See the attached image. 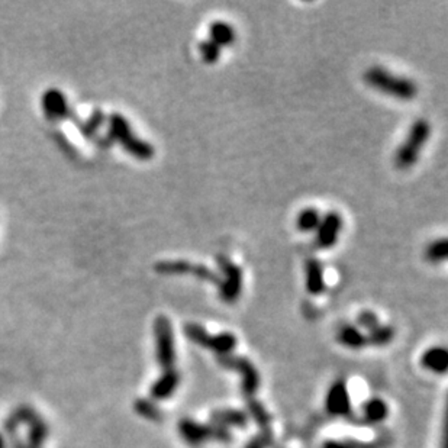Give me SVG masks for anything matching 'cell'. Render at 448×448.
<instances>
[{"instance_id":"1","label":"cell","mask_w":448,"mask_h":448,"mask_svg":"<svg viewBox=\"0 0 448 448\" xmlns=\"http://www.w3.org/2000/svg\"><path fill=\"white\" fill-rule=\"evenodd\" d=\"M107 138L114 143H118L129 156L141 161H150L156 156V148L145 140L135 135L129 120L122 114L114 112L107 116Z\"/></svg>"},{"instance_id":"2","label":"cell","mask_w":448,"mask_h":448,"mask_svg":"<svg viewBox=\"0 0 448 448\" xmlns=\"http://www.w3.org/2000/svg\"><path fill=\"white\" fill-rule=\"evenodd\" d=\"M364 82L383 95L397 100H413L418 95V86L408 77L391 73L388 69L373 66L364 73Z\"/></svg>"},{"instance_id":"3","label":"cell","mask_w":448,"mask_h":448,"mask_svg":"<svg viewBox=\"0 0 448 448\" xmlns=\"http://www.w3.org/2000/svg\"><path fill=\"white\" fill-rule=\"evenodd\" d=\"M431 136V125L429 122L424 118L416 119L405 138V141L402 143L395 154V164L400 170H408L413 167L418 161L421 151L428 143Z\"/></svg>"},{"instance_id":"4","label":"cell","mask_w":448,"mask_h":448,"mask_svg":"<svg viewBox=\"0 0 448 448\" xmlns=\"http://www.w3.org/2000/svg\"><path fill=\"white\" fill-rule=\"evenodd\" d=\"M154 339H156V359L163 370L174 368L176 341L172 321L160 315L154 321Z\"/></svg>"},{"instance_id":"5","label":"cell","mask_w":448,"mask_h":448,"mask_svg":"<svg viewBox=\"0 0 448 448\" xmlns=\"http://www.w3.org/2000/svg\"><path fill=\"white\" fill-rule=\"evenodd\" d=\"M216 262L222 273L219 283V298L224 303H235L242 292V269L226 256H216Z\"/></svg>"},{"instance_id":"6","label":"cell","mask_w":448,"mask_h":448,"mask_svg":"<svg viewBox=\"0 0 448 448\" xmlns=\"http://www.w3.org/2000/svg\"><path fill=\"white\" fill-rule=\"evenodd\" d=\"M218 363L224 368H231V370H237L238 373L242 376V384H241V391L244 396L249 399L253 397L257 389L260 388V375L257 372L256 366L245 357H238V355H219Z\"/></svg>"},{"instance_id":"7","label":"cell","mask_w":448,"mask_h":448,"mask_svg":"<svg viewBox=\"0 0 448 448\" xmlns=\"http://www.w3.org/2000/svg\"><path fill=\"white\" fill-rule=\"evenodd\" d=\"M41 107L45 118L50 122L57 123L61 120H71L75 112L69 105L67 96L57 87H50L41 96Z\"/></svg>"},{"instance_id":"8","label":"cell","mask_w":448,"mask_h":448,"mask_svg":"<svg viewBox=\"0 0 448 448\" xmlns=\"http://www.w3.org/2000/svg\"><path fill=\"white\" fill-rule=\"evenodd\" d=\"M343 229V216L332 210L322 216L321 224L315 231V244L321 250H330L337 244Z\"/></svg>"},{"instance_id":"9","label":"cell","mask_w":448,"mask_h":448,"mask_svg":"<svg viewBox=\"0 0 448 448\" xmlns=\"http://www.w3.org/2000/svg\"><path fill=\"white\" fill-rule=\"evenodd\" d=\"M327 412L332 416H347L351 411L350 393L344 380H337L327 393L325 399Z\"/></svg>"},{"instance_id":"10","label":"cell","mask_w":448,"mask_h":448,"mask_svg":"<svg viewBox=\"0 0 448 448\" xmlns=\"http://www.w3.org/2000/svg\"><path fill=\"white\" fill-rule=\"evenodd\" d=\"M305 286L309 295L319 296L325 292L323 266L318 258H307L305 262Z\"/></svg>"},{"instance_id":"11","label":"cell","mask_w":448,"mask_h":448,"mask_svg":"<svg viewBox=\"0 0 448 448\" xmlns=\"http://www.w3.org/2000/svg\"><path fill=\"white\" fill-rule=\"evenodd\" d=\"M179 383H180V375L176 368L164 370V373L152 383L150 395L154 400H165L173 396V393L179 388Z\"/></svg>"},{"instance_id":"12","label":"cell","mask_w":448,"mask_h":448,"mask_svg":"<svg viewBox=\"0 0 448 448\" xmlns=\"http://www.w3.org/2000/svg\"><path fill=\"white\" fill-rule=\"evenodd\" d=\"M106 120H107V116L105 115V112L102 109H95L90 114V116L87 119L83 120L79 118V115H74L70 122L74 123L77 129L80 131V134L86 138L87 141L96 143V140L100 136L99 131L105 125Z\"/></svg>"},{"instance_id":"13","label":"cell","mask_w":448,"mask_h":448,"mask_svg":"<svg viewBox=\"0 0 448 448\" xmlns=\"http://www.w3.org/2000/svg\"><path fill=\"white\" fill-rule=\"evenodd\" d=\"M179 434L184 441L193 447H197L210 440L209 425H202L189 418H184L179 422Z\"/></svg>"},{"instance_id":"14","label":"cell","mask_w":448,"mask_h":448,"mask_svg":"<svg viewBox=\"0 0 448 448\" xmlns=\"http://www.w3.org/2000/svg\"><path fill=\"white\" fill-rule=\"evenodd\" d=\"M210 424L219 425L224 428H229V427L245 428L247 424H249V415H247L244 411H238V409H221L210 415Z\"/></svg>"},{"instance_id":"15","label":"cell","mask_w":448,"mask_h":448,"mask_svg":"<svg viewBox=\"0 0 448 448\" xmlns=\"http://www.w3.org/2000/svg\"><path fill=\"white\" fill-rule=\"evenodd\" d=\"M421 364L432 373L444 375L448 368V351L444 347H432L422 354Z\"/></svg>"},{"instance_id":"16","label":"cell","mask_w":448,"mask_h":448,"mask_svg":"<svg viewBox=\"0 0 448 448\" xmlns=\"http://www.w3.org/2000/svg\"><path fill=\"white\" fill-rule=\"evenodd\" d=\"M209 39L218 47H231L237 39V33L234 26L225 21H215L209 26Z\"/></svg>"},{"instance_id":"17","label":"cell","mask_w":448,"mask_h":448,"mask_svg":"<svg viewBox=\"0 0 448 448\" xmlns=\"http://www.w3.org/2000/svg\"><path fill=\"white\" fill-rule=\"evenodd\" d=\"M338 343L350 350H361L367 346V338L355 325H343L337 332Z\"/></svg>"},{"instance_id":"18","label":"cell","mask_w":448,"mask_h":448,"mask_svg":"<svg viewBox=\"0 0 448 448\" xmlns=\"http://www.w3.org/2000/svg\"><path fill=\"white\" fill-rule=\"evenodd\" d=\"M50 436L48 424L44 421L42 416L30 425H28V437H26V448H44L45 441Z\"/></svg>"},{"instance_id":"19","label":"cell","mask_w":448,"mask_h":448,"mask_svg":"<svg viewBox=\"0 0 448 448\" xmlns=\"http://www.w3.org/2000/svg\"><path fill=\"white\" fill-rule=\"evenodd\" d=\"M388 413H389V408L383 399L372 397L363 405V416L366 422L379 424L388 418Z\"/></svg>"},{"instance_id":"20","label":"cell","mask_w":448,"mask_h":448,"mask_svg":"<svg viewBox=\"0 0 448 448\" xmlns=\"http://www.w3.org/2000/svg\"><path fill=\"white\" fill-rule=\"evenodd\" d=\"M184 334H186V337L195 344L205 347L210 351H215L216 335H210L204 327H200L199 323H192V322L186 323V327H184Z\"/></svg>"},{"instance_id":"21","label":"cell","mask_w":448,"mask_h":448,"mask_svg":"<svg viewBox=\"0 0 448 448\" xmlns=\"http://www.w3.org/2000/svg\"><path fill=\"white\" fill-rule=\"evenodd\" d=\"M154 269H156V271L160 274L179 276V274H192L195 265L188 260H163L156 262Z\"/></svg>"},{"instance_id":"22","label":"cell","mask_w":448,"mask_h":448,"mask_svg":"<svg viewBox=\"0 0 448 448\" xmlns=\"http://www.w3.org/2000/svg\"><path fill=\"white\" fill-rule=\"evenodd\" d=\"M322 216L318 209L315 208H306L303 209L296 218V228L303 234L314 233V231L318 229L321 224Z\"/></svg>"},{"instance_id":"23","label":"cell","mask_w":448,"mask_h":448,"mask_svg":"<svg viewBox=\"0 0 448 448\" xmlns=\"http://www.w3.org/2000/svg\"><path fill=\"white\" fill-rule=\"evenodd\" d=\"M134 411L143 416V418L148 420V421H154V422H160L163 421V411L154 404L152 400L141 397V399H136L134 402Z\"/></svg>"},{"instance_id":"24","label":"cell","mask_w":448,"mask_h":448,"mask_svg":"<svg viewBox=\"0 0 448 448\" xmlns=\"http://www.w3.org/2000/svg\"><path fill=\"white\" fill-rule=\"evenodd\" d=\"M247 409H249L251 418L254 420V422L262 429H270V424H271V418H270V413L266 411V408L262 406L261 402H258L254 397H249L247 399Z\"/></svg>"},{"instance_id":"25","label":"cell","mask_w":448,"mask_h":448,"mask_svg":"<svg viewBox=\"0 0 448 448\" xmlns=\"http://www.w3.org/2000/svg\"><path fill=\"white\" fill-rule=\"evenodd\" d=\"M367 338V346H375V347H383L388 346L393 341L395 338V328L392 325H377L375 330L366 335Z\"/></svg>"},{"instance_id":"26","label":"cell","mask_w":448,"mask_h":448,"mask_svg":"<svg viewBox=\"0 0 448 448\" xmlns=\"http://www.w3.org/2000/svg\"><path fill=\"white\" fill-rule=\"evenodd\" d=\"M448 256V244L445 238H438L432 241L425 251V258L432 262V265H438L447 260Z\"/></svg>"},{"instance_id":"27","label":"cell","mask_w":448,"mask_h":448,"mask_svg":"<svg viewBox=\"0 0 448 448\" xmlns=\"http://www.w3.org/2000/svg\"><path fill=\"white\" fill-rule=\"evenodd\" d=\"M199 53L206 64H216L219 61L222 48L210 39H206L199 44Z\"/></svg>"},{"instance_id":"28","label":"cell","mask_w":448,"mask_h":448,"mask_svg":"<svg viewBox=\"0 0 448 448\" xmlns=\"http://www.w3.org/2000/svg\"><path fill=\"white\" fill-rule=\"evenodd\" d=\"M10 415L18 421L19 425H26V427L37 421L41 416L33 406L29 405H19Z\"/></svg>"},{"instance_id":"29","label":"cell","mask_w":448,"mask_h":448,"mask_svg":"<svg viewBox=\"0 0 448 448\" xmlns=\"http://www.w3.org/2000/svg\"><path fill=\"white\" fill-rule=\"evenodd\" d=\"M377 325H380V323H379V318H377V315L373 311H363L357 316V328L359 330H368V331H372Z\"/></svg>"},{"instance_id":"30","label":"cell","mask_w":448,"mask_h":448,"mask_svg":"<svg viewBox=\"0 0 448 448\" xmlns=\"http://www.w3.org/2000/svg\"><path fill=\"white\" fill-rule=\"evenodd\" d=\"M273 441V434L271 429L261 431L258 436H256L249 444L245 445V448H267Z\"/></svg>"},{"instance_id":"31","label":"cell","mask_w":448,"mask_h":448,"mask_svg":"<svg viewBox=\"0 0 448 448\" xmlns=\"http://www.w3.org/2000/svg\"><path fill=\"white\" fill-rule=\"evenodd\" d=\"M209 437L210 440H216L219 442H229L231 438H233L228 428L215 425V424H209Z\"/></svg>"},{"instance_id":"32","label":"cell","mask_w":448,"mask_h":448,"mask_svg":"<svg viewBox=\"0 0 448 448\" xmlns=\"http://www.w3.org/2000/svg\"><path fill=\"white\" fill-rule=\"evenodd\" d=\"M19 424L18 421L13 418L12 415H9L8 418L3 420L2 422V434L5 438H10V437H15V436H18V429H19Z\"/></svg>"},{"instance_id":"33","label":"cell","mask_w":448,"mask_h":448,"mask_svg":"<svg viewBox=\"0 0 448 448\" xmlns=\"http://www.w3.org/2000/svg\"><path fill=\"white\" fill-rule=\"evenodd\" d=\"M6 444H8V448H26V442L21 436H15V437L8 438Z\"/></svg>"},{"instance_id":"34","label":"cell","mask_w":448,"mask_h":448,"mask_svg":"<svg viewBox=\"0 0 448 448\" xmlns=\"http://www.w3.org/2000/svg\"><path fill=\"white\" fill-rule=\"evenodd\" d=\"M322 448H352L348 442H341V441H335V440H328L323 442Z\"/></svg>"},{"instance_id":"35","label":"cell","mask_w":448,"mask_h":448,"mask_svg":"<svg viewBox=\"0 0 448 448\" xmlns=\"http://www.w3.org/2000/svg\"><path fill=\"white\" fill-rule=\"evenodd\" d=\"M0 448H8V444H6V438L3 437L2 432H0Z\"/></svg>"}]
</instances>
